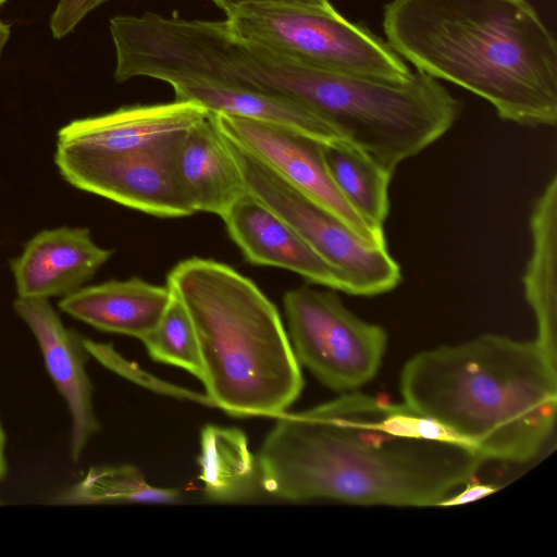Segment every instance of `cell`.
I'll return each mask as SVG.
<instances>
[{"mask_svg":"<svg viewBox=\"0 0 557 557\" xmlns=\"http://www.w3.org/2000/svg\"><path fill=\"white\" fill-rule=\"evenodd\" d=\"M111 255L86 227L41 231L11 260L17 297L63 298L90 281Z\"/></svg>","mask_w":557,"mask_h":557,"instance_id":"obj_13","label":"cell"},{"mask_svg":"<svg viewBox=\"0 0 557 557\" xmlns=\"http://www.w3.org/2000/svg\"><path fill=\"white\" fill-rule=\"evenodd\" d=\"M403 403L484 461L525 463L555 431L557 364L534 341L482 334L422 350L403 367Z\"/></svg>","mask_w":557,"mask_h":557,"instance_id":"obj_3","label":"cell"},{"mask_svg":"<svg viewBox=\"0 0 557 557\" xmlns=\"http://www.w3.org/2000/svg\"><path fill=\"white\" fill-rule=\"evenodd\" d=\"M209 114L225 137L332 212L364 239L386 246L383 228L366 221L335 186L325 163L323 141L277 123L223 113Z\"/></svg>","mask_w":557,"mask_h":557,"instance_id":"obj_9","label":"cell"},{"mask_svg":"<svg viewBox=\"0 0 557 557\" xmlns=\"http://www.w3.org/2000/svg\"><path fill=\"white\" fill-rule=\"evenodd\" d=\"M169 289L171 297L162 317L140 341L151 359L181 368L201 381L202 367L193 322L178 295Z\"/></svg>","mask_w":557,"mask_h":557,"instance_id":"obj_21","label":"cell"},{"mask_svg":"<svg viewBox=\"0 0 557 557\" xmlns=\"http://www.w3.org/2000/svg\"><path fill=\"white\" fill-rule=\"evenodd\" d=\"M205 497L214 503H247L267 496L259 461L237 428L207 424L198 456Z\"/></svg>","mask_w":557,"mask_h":557,"instance_id":"obj_18","label":"cell"},{"mask_svg":"<svg viewBox=\"0 0 557 557\" xmlns=\"http://www.w3.org/2000/svg\"><path fill=\"white\" fill-rule=\"evenodd\" d=\"M182 135L159 146L126 153L88 152L57 146L54 161L62 177L78 189L148 214L187 216L195 211L180 187L173 163Z\"/></svg>","mask_w":557,"mask_h":557,"instance_id":"obj_8","label":"cell"},{"mask_svg":"<svg viewBox=\"0 0 557 557\" xmlns=\"http://www.w3.org/2000/svg\"><path fill=\"white\" fill-rule=\"evenodd\" d=\"M7 435L0 419V482H2L8 473V461L5 456Z\"/></svg>","mask_w":557,"mask_h":557,"instance_id":"obj_26","label":"cell"},{"mask_svg":"<svg viewBox=\"0 0 557 557\" xmlns=\"http://www.w3.org/2000/svg\"><path fill=\"white\" fill-rule=\"evenodd\" d=\"M496 490L494 485L470 481L448 498L443 507L467 505L493 494Z\"/></svg>","mask_w":557,"mask_h":557,"instance_id":"obj_24","label":"cell"},{"mask_svg":"<svg viewBox=\"0 0 557 557\" xmlns=\"http://www.w3.org/2000/svg\"><path fill=\"white\" fill-rule=\"evenodd\" d=\"M215 3L227 16L232 15L238 9L256 3H292V4H309L322 5L329 0H211Z\"/></svg>","mask_w":557,"mask_h":557,"instance_id":"obj_25","label":"cell"},{"mask_svg":"<svg viewBox=\"0 0 557 557\" xmlns=\"http://www.w3.org/2000/svg\"><path fill=\"white\" fill-rule=\"evenodd\" d=\"M170 85L173 87L175 100L196 102L206 108L209 113L277 123L323 143L343 138L332 125L312 110L285 97L230 81L185 78Z\"/></svg>","mask_w":557,"mask_h":557,"instance_id":"obj_16","label":"cell"},{"mask_svg":"<svg viewBox=\"0 0 557 557\" xmlns=\"http://www.w3.org/2000/svg\"><path fill=\"white\" fill-rule=\"evenodd\" d=\"M236 36L296 61L329 71L405 81L412 71L382 38L362 23L322 5L256 3L227 16Z\"/></svg>","mask_w":557,"mask_h":557,"instance_id":"obj_5","label":"cell"},{"mask_svg":"<svg viewBox=\"0 0 557 557\" xmlns=\"http://www.w3.org/2000/svg\"><path fill=\"white\" fill-rule=\"evenodd\" d=\"M386 42L434 78L490 102L502 120L557 122V44L527 0H391Z\"/></svg>","mask_w":557,"mask_h":557,"instance_id":"obj_2","label":"cell"},{"mask_svg":"<svg viewBox=\"0 0 557 557\" xmlns=\"http://www.w3.org/2000/svg\"><path fill=\"white\" fill-rule=\"evenodd\" d=\"M7 0H0V5H2Z\"/></svg>","mask_w":557,"mask_h":557,"instance_id":"obj_28","label":"cell"},{"mask_svg":"<svg viewBox=\"0 0 557 557\" xmlns=\"http://www.w3.org/2000/svg\"><path fill=\"white\" fill-rule=\"evenodd\" d=\"M13 307L36 338L47 372L67 406L69 454L72 462L77 463L100 430L94 387L86 370L91 356L85 338L63 324L49 299L17 297Z\"/></svg>","mask_w":557,"mask_h":557,"instance_id":"obj_10","label":"cell"},{"mask_svg":"<svg viewBox=\"0 0 557 557\" xmlns=\"http://www.w3.org/2000/svg\"><path fill=\"white\" fill-rule=\"evenodd\" d=\"M532 251L523 275L524 295L536 321L535 342L557 364V177L534 202Z\"/></svg>","mask_w":557,"mask_h":557,"instance_id":"obj_17","label":"cell"},{"mask_svg":"<svg viewBox=\"0 0 557 557\" xmlns=\"http://www.w3.org/2000/svg\"><path fill=\"white\" fill-rule=\"evenodd\" d=\"M274 499L443 507L484 460L405 403L360 392L276 417L257 455Z\"/></svg>","mask_w":557,"mask_h":557,"instance_id":"obj_1","label":"cell"},{"mask_svg":"<svg viewBox=\"0 0 557 557\" xmlns=\"http://www.w3.org/2000/svg\"><path fill=\"white\" fill-rule=\"evenodd\" d=\"M174 171L186 199L196 212L221 219L247 191L238 164L210 114L177 140Z\"/></svg>","mask_w":557,"mask_h":557,"instance_id":"obj_14","label":"cell"},{"mask_svg":"<svg viewBox=\"0 0 557 557\" xmlns=\"http://www.w3.org/2000/svg\"><path fill=\"white\" fill-rule=\"evenodd\" d=\"M107 0H59L50 18V29L54 38L61 39L92 10Z\"/></svg>","mask_w":557,"mask_h":557,"instance_id":"obj_23","label":"cell"},{"mask_svg":"<svg viewBox=\"0 0 557 557\" xmlns=\"http://www.w3.org/2000/svg\"><path fill=\"white\" fill-rule=\"evenodd\" d=\"M222 220L230 237L248 262L286 269L309 282L347 293L342 273L324 261L283 218L248 189Z\"/></svg>","mask_w":557,"mask_h":557,"instance_id":"obj_12","label":"cell"},{"mask_svg":"<svg viewBox=\"0 0 557 557\" xmlns=\"http://www.w3.org/2000/svg\"><path fill=\"white\" fill-rule=\"evenodd\" d=\"M181 500L180 490L149 484L133 465L91 467L78 481L50 499L57 505L177 504Z\"/></svg>","mask_w":557,"mask_h":557,"instance_id":"obj_20","label":"cell"},{"mask_svg":"<svg viewBox=\"0 0 557 557\" xmlns=\"http://www.w3.org/2000/svg\"><path fill=\"white\" fill-rule=\"evenodd\" d=\"M223 137L248 191L283 218L324 261L342 273L348 294L374 296L399 284L400 268L386 246L368 242L246 149Z\"/></svg>","mask_w":557,"mask_h":557,"instance_id":"obj_6","label":"cell"},{"mask_svg":"<svg viewBox=\"0 0 557 557\" xmlns=\"http://www.w3.org/2000/svg\"><path fill=\"white\" fill-rule=\"evenodd\" d=\"M11 27L9 24L0 21V58L4 49L5 44L10 38Z\"/></svg>","mask_w":557,"mask_h":557,"instance_id":"obj_27","label":"cell"},{"mask_svg":"<svg viewBox=\"0 0 557 557\" xmlns=\"http://www.w3.org/2000/svg\"><path fill=\"white\" fill-rule=\"evenodd\" d=\"M166 283L193 322L200 382L214 407L234 417L286 412L301 394L304 376L280 313L259 287L202 258L176 264Z\"/></svg>","mask_w":557,"mask_h":557,"instance_id":"obj_4","label":"cell"},{"mask_svg":"<svg viewBox=\"0 0 557 557\" xmlns=\"http://www.w3.org/2000/svg\"><path fill=\"white\" fill-rule=\"evenodd\" d=\"M170 297L168 286L132 277L81 287L58 305L64 313L99 331L140 339L157 325Z\"/></svg>","mask_w":557,"mask_h":557,"instance_id":"obj_15","label":"cell"},{"mask_svg":"<svg viewBox=\"0 0 557 557\" xmlns=\"http://www.w3.org/2000/svg\"><path fill=\"white\" fill-rule=\"evenodd\" d=\"M209 112L193 101L123 107L74 120L58 132V147L99 153H126L174 139Z\"/></svg>","mask_w":557,"mask_h":557,"instance_id":"obj_11","label":"cell"},{"mask_svg":"<svg viewBox=\"0 0 557 557\" xmlns=\"http://www.w3.org/2000/svg\"><path fill=\"white\" fill-rule=\"evenodd\" d=\"M84 342L92 358L110 371L123 376L124 379L161 395L214 407L213 403L206 394L196 393L161 380L124 358L115 350L113 345L95 342L89 338H85Z\"/></svg>","mask_w":557,"mask_h":557,"instance_id":"obj_22","label":"cell"},{"mask_svg":"<svg viewBox=\"0 0 557 557\" xmlns=\"http://www.w3.org/2000/svg\"><path fill=\"white\" fill-rule=\"evenodd\" d=\"M283 304L293 351L321 384L344 394L374 379L387 348L381 325L354 314L334 292L302 286Z\"/></svg>","mask_w":557,"mask_h":557,"instance_id":"obj_7","label":"cell"},{"mask_svg":"<svg viewBox=\"0 0 557 557\" xmlns=\"http://www.w3.org/2000/svg\"><path fill=\"white\" fill-rule=\"evenodd\" d=\"M330 175L346 201L370 224L383 228L393 174L344 138L323 143Z\"/></svg>","mask_w":557,"mask_h":557,"instance_id":"obj_19","label":"cell"}]
</instances>
